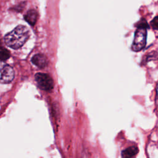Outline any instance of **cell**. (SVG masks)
<instances>
[{
    "mask_svg": "<svg viewBox=\"0 0 158 158\" xmlns=\"http://www.w3.org/2000/svg\"><path fill=\"white\" fill-rule=\"evenodd\" d=\"M30 32L28 28L23 25H19L12 31L7 33L4 40L6 44L14 49L21 48L27 41Z\"/></svg>",
    "mask_w": 158,
    "mask_h": 158,
    "instance_id": "1",
    "label": "cell"
},
{
    "mask_svg": "<svg viewBox=\"0 0 158 158\" xmlns=\"http://www.w3.org/2000/svg\"><path fill=\"white\" fill-rule=\"evenodd\" d=\"M147 28H137L135 32L134 40L131 45V50L135 52H138L143 49L146 45Z\"/></svg>",
    "mask_w": 158,
    "mask_h": 158,
    "instance_id": "2",
    "label": "cell"
},
{
    "mask_svg": "<svg viewBox=\"0 0 158 158\" xmlns=\"http://www.w3.org/2000/svg\"><path fill=\"white\" fill-rule=\"evenodd\" d=\"M35 80L38 86L43 90L49 91L54 87V82L52 78L46 73H37L35 76Z\"/></svg>",
    "mask_w": 158,
    "mask_h": 158,
    "instance_id": "3",
    "label": "cell"
},
{
    "mask_svg": "<svg viewBox=\"0 0 158 158\" xmlns=\"http://www.w3.org/2000/svg\"><path fill=\"white\" fill-rule=\"evenodd\" d=\"M14 78V72L12 67L9 65H4L1 70V83H9Z\"/></svg>",
    "mask_w": 158,
    "mask_h": 158,
    "instance_id": "4",
    "label": "cell"
},
{
    "mask_svg": "<svg viewBox=\"0 0 158 158\" xmlns=\"http://www.w3.org/2000/svg\"><path fill=\"white\" fill-rule=\"evenodd\" d=\"M31 62L33 64L40 69L44 68L47 65V60L46 57L43 54H36L31 58Z\"/></svg>",
    "mask_w": 158,
    "mask_h": 158,
    "instance_id": "5",
    "label": "cell"
},
{
    "mask_svg": "<svg viewBox=\"0 0 158 158\" xmlns=\"http://www.w3.org/2000/svg\"><path fill=\"white\" fill-rule=\"evenodd\" d=\"M38 14L36 10L31 9L28 10L24 16L25 20L31 25L33 26L37 20Z\"/></svg>",
    "mask_w": 158,
    "mask_h": 158,
    "instance_id": "6",
    "label": "cell"
},
{
    "mask_svg": "<svg viewBox=\"0 0 158 158\" xmlns=\"http://www.w3.org/2000/svg\"><path fill=\"white\" fill-rule=\"evenodd\" d=\"M138 152V149L137 148V147L135 146H130L125 149L122 152V157H125V158L133 157L135 156Z\"/></svg>",
    "mask_w": 158,
    "mask_h": 158,
    "instance_id": "7",
    "label": "cell"
},
{
    "mask_svg": "<svg viewBox=\"0 0 158 158\" xmlns=\"http://www.w3.org/2000/svg\"><path fill=\"white\" fill-rule=\"evenodd\" d=\"M158 59V52L156 51H152L146 55L145 59V62L147 63L150 60H154Z\"/></svg>",
    "mask_w": 158,
    "mask_h": 158,
    "instance_id": "8",
    "label": "cell"
},
{
    "mask_svg": "<svg viewBox=\"0 0 158 158\" xmlns=\"http://www.w3.org/2000/svg\"><path fill=\"white\" fill-rule=\"evenodd\" d=\"M136 27L138 28V27H140V28H149L150 27H149V25L147 21L144 19H141L138 22V23L136 24Z\"/></svg>",
    "mask_w": 158,
    "mask_h": 158,
    "instance_id": "9",
    "label": "cell"
},
{
    "mask_svg": "<svg viewBox=\"0 0 158 158\" xmlns=\"http://www.w3.org/2000/svg\"><path fill=\"white\" fill-rule=\"evenodd\" d=\"M10 56V54L9 51L5 49L2 48L1 49V60H5L8 59Z\"/></svg>",
    "mask_w": 158,
    "mask_h": 158,
    "instance_id": "10",
    "label": "cell"
},
{
    "mask_svg": "<svg viewBox=\"0 0 158 158\" xmlns=\"http://www.w3.org/2000/svg\"><path fill=\"white\" fill-rule=\"evenodd\" d=\"M151 27L154 30H158V15L154 17L150 22Z\"/></svg>",
    "mask_w": 158,
    "mask_h": 158,
    "instance_id": "11",
    "label": "cell"
},
{
    "mask_svg": "<svg viewBox=\"0 0 158 158\" xmlns=\"http://www.w3.org/2000/svg\"><path fill=\"white\" fill-rule=\"evenodd\" d=\"M156 101H158V81L156 83Z\"/></svg>",
    "mask_w": 158,
    "mask_h": 158,
    "instance_id": "12",
    "label": "cell"
}]
</instances>
